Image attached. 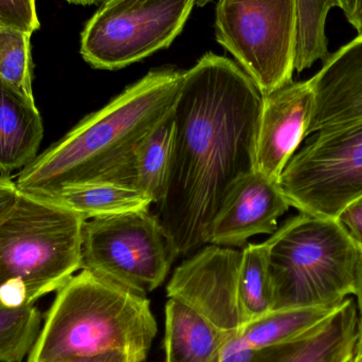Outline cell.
I'll list each match as a JSON object with an SVG mask.
<instances>
[{"label":"cell","instance_id":"cell-1","mask_svg":"<svg viewBox=\"0 0 362 362\" xmlns=\"http://www.w3.org/2000/svg\"><path fill=\"white\" fill-rule=\"evenodd\" d=\"M263 95L227 57L206 53L185 72L173 153L155 216L177 257L209 244L230 187L255 169Z\"/></svg>","mask_w":362,"mask_h":362},{"label":"cell","instance_id":"cell-2","mask_svg":"<svg viewBox=\"0 0 362 362\" xmlns=\"http://www.w3.org/2000/svg\"><path fill=\"white\" fill-rule=\"evenodd\" d=\"M185 72L153 70L83 119L21 170L18 191L44 197L98 181L134 185L138 150L174 110Z\"/></svg>","mask_w":362,"mask_h":362},{"label":"cell","instance_id":"cell-3","mask_svg":"<svg viewBox=\"0 0 362 362\" xmlns=\"http://www.w3.org/2000/svg\"><path fill=\"white\" fill-rule=\"evenodd\" d=\"M157 332L146 296L82 269L57 291L27 362L114 352L144 362Z\"/></svg>","mask_w":362,"mask_h":362},{"label":"cell","instance_id":"cell-4","mask_svg":"<svg viewBox=\"0 0 362 362\" xmlns=\"http://www.w3.org/2000/svg\"><path fill=\"white\" fill-rule=\"evenodd\" d=\"M82 215L19 192L0 221V303L35 304L82 269Z\"/></svg>","mask_w":362,"mask_h":362},{"label":"cell","instance_id":"cell-5","mask_svg":"<svg viewBox=\"0 0 362 362\" xmlns=\"http://www.w3.org/2000/svg\"><path fill=\"white\" fill-rule=\"evenodd\" d=\"M269 242L274 310L338 306L355 296L361 250L337 219L300 213Z\"/></svg>","mask_w":362,"mask_h":362},{"label":"cell","instance_id":"cell-6","mask_svg":"<svg viewBox=\"0 0 362 362\" xmlns=\"http://www.w3.org/2000/svg\"><path fill=\"white\" fill-rule=\"evenodd\" d=\"M278 183L300 213L337 218L362 196V120L308 136Z\"/></svg>","mask_w":362,"mask_h":362},{"label":"cell","instance_id":"cell-7","mask_svg":"<svg viewBox=\"0 0 362 362\" xmlns=\"http://www.w3.org/2000/svg\"><path fill=\"white\" fill-rule=\"evenodd\" d=\"M177 255L150 211L85 221L82 269L146 296L158 288Z\"/></svg>","mask_w":362,"mask_h":362},{"label":"cell","instance_id":"cell-8","mask_svg":"<svg viewBox=\"0 0 362 362\" xmlns=\"http://www.w3.org/2000/svg\"><path fill=\"white\" fill-rule=\"evenodd\" d=\"M215 29L262 95L293 82L295 0H219Z\"/></svg>","mask_w":362,"mask_h":362},{"label":"cell","instance_id":"cell-9","mask_svg":"<svg viewBox=\"0 0 362 362\" xmlns=\"http://www.w3.org/2000/svg\"><path fill=\"white\" fill-rule=\"evenodd\" d=\"M195 0H133L101 6L81 38L83 59L119 70L168 48L182 31Z\"/></svg>","mask_w":362,"mask_h":362},{"label":"cell","instance_id":"cell-10","mask_svg":"<svg viewBox=\"0 0 362 362\" xmlns=\"http://www.w3.org/2000/svg\"><path fill=\"white\" fill-rule=\"evenodd\" d=\"M242 251L209 245L176 268L168 297L180 300L227 334L246 325L240 303Z\"/></svg>","mask_w":362,"mask_h":362},{"label":"cell","instance_id":"cell-11","mask_svg":"<svg viewBox=\"0 0 362 362\" xmlns=\"http://www.w3.org/2000/svg\"><path fill=\"white\" fill-rule=\"evenodd\" d=\"M315 108L310 81L291 82L263 95L257 136L255 169L278 182L283 170L306 138Z\"/></svg>","mask_w":362,"mask_h":362},{"label":"cell","instance_id":"cell-12","mask_svg":"<svg viewBox=\"0 0 362 362\" xmlns=\"http://www.w3.org/2000/svg\"><path fill=\"white\" fill-rule=\"evenodd\" d=\"M289 206L278 182L257 170L245 174L226 195L211 227L209 244L233 248L252 236L274 234L278 219Z\"/></svg>","mask_w":362,"mask_h":362},{"label":"cell","instance_id":"cell-13","mask_svg":"<svg viewBox=\"0 0 362 362\" xmlns=\"http://www.w3.org/2000/svg\"><path fill=\"white\" fill-rule=\"evenodd\" d=\"M308 81L315 93V108L306 138L361 121L362 32L329 55Z\"/></svg>","mask_w":362,"mask_h":362},{"label":"cell","instance_id":"cell-14","mask_svg":"<svg viewBox=\"0 0 362 362\" xmlns=\"http://www.w3.org/2000/svg\"><path fill=\"white\" fill-rule=\"evenodd\" d=\"M353 299L346 298L320 325L291 341L252 351L247 362H351L358 338Z\"/></svg>","mask_w":362,"mask_h":362},{"label":"cell","instance_id":"cell-15","mask_svg":"<svg viewBox=\"0 0 362 362\" xmlns=\"http://www.w3.org/2000/svg\"><path fill=\"white\" fill-rule=\"evenodd\" d=\"M44 137L35 102L0 78V172L23 169L37 157Z\"/></svg>","mask_w":362,"mask_h":362},{"label":"cell","instance_id":"cell-16","mask_svg":"<svg viewBox=\"0 0 362 362\" xmlns=\"http://www.w3.org/2000/svg\"><path fill=\"white\" fill-rule=\"evenodd\" d=\"M231 335L191 306L169 298L165 305V361L212 362Z\"/></svg>","mask_w":362,"mask_h":362},{"label":"cell","instance_id":"cell-17","mask_svg":"<svg viewBox=\"0 0 362 362\" xmlns=\"http://www.w3.org/2000/svg\"><path fill=\"white\" fill-rule=\"evenodd\" d=\"M44 198L82 215L86 221L150 211L153 204L152 199L134 185L112 181L84 183Z\"/></svg>","mask_w":362,"mask_h":362},{"label":"cell","instance_id":"cell-18","mask_svg":"<svg viewBox=\"0 0 362 362\" xmlns=\"http://www.w3.org/2000/svg\"><path fill=\"white\" fill-rule=\"evenodd\" d=\"M338 306L272 310L245 325L238 336L250 351L291 341L320 325Z\"/></svg>","mask_w":362,"mask_h":362},{"label":"cell","instance_id":"cell-19","mask_svg":"<svg viewBox=\"0 0 362 362\" xmlns=\"http://www.w3.org/2000/svg\"><path fill=\"white\" fill-rule=\"evenodd\" d=\"M173 110L142 142L136 156L134 185L155 204L165 196L169 177L175 134Z\"/></svg>","mask_w":362,"mask_h":362},{"label":"cell","instance_id":"cell-20","mask_svg":"<svg viewBox=\"0 0 362 362\" xmlns=\"http://www.w3.org/2000/svg\"><path fill=\"white\" fill-rule=\"evenodd\" d=\"M269 252V240L262 244H249L242 250L238 288L240 310L246 325L274 310Z\"/></svg>","mask_w":362,"mask_h":362},{"label":"cell","instance_id":"cell-21","mask_svg":"<svg viewBox=\"0 0 362 362\" xmlns=\"http://www.w3.org/2000/svg\"><path fill=\"white\" fill-rule=\"evenodd\" d=\"M295 70L304 71L316 62L329 59L325 35L327 15L338 6L336 0H295Z\"/></svg>","mask_w":362,"mask_h":362},{"label":"cell","instance_id":"cell-22","mask_svg":"<svg viewBox=\"0 0 362 362\" xmlns=\"http://www.w3.org/2000/svg\"><path fill=\"white\" fill-rule=\"evenodd\" d=\"M42 329V315L35 304L8 306L0 303V362H23Z\"/></svg>","mask_w":362,"mask_h":362},{"label":"cell","instance_id":"cell-23","mask_svg":"<svg viewBox=\"0 0 362 362\" xmlns=\"http://www.w3.org/2000/svg\"><path fill=\"white\" fill-rule=\"evenodd\" d=\"M31 34L0 25V78L35 102L32 89Z\"/></svg>","mask_w":362,"mask_h":362},{"label":"cell","instance_id":"cell-24","mask_svg":"<svg viewBox=\"0 0 362 362\" xmlns=\"http://www.w3.org/2000/svg\"><path fill=\"white\" fill-rule=\"evenodd\" d=\"M0 25L32 35L40 28L35 0H0Z\"/></svg>","mask_w":362,"mask_h":362},{"label":"cell","instance_id":"cell-25","mask_svg":"<svg viewBox=\"0 0 362 362\" xmlns=\"http://www.w3.org/2000/svg\"><path fill=\"white\" fill-rule=\"evenodd\" d=\"M336 219L349 238L362 251V196L351 202Z\"/></svg>","mask_w":362,"mask_h":362},{"label":"cell","instance_id":"cell-26","mask_svg":"<svg viewBox=\"0 0 362 362\" xmlns=\"http://www.w3.org/2000/svg\"><path fill=\"white\" fill-rule=\"evenodd\" d=\"M252 351L247 348L238 334L228 338L225 346L212 362H247L250 358Z\"/></svg>","mask_w":362,"mask_h":362},{"label":"cell","instance_id":"cell-27","mask_svg":"<svg viewBox=\"0 0 362 362\" xmlns=\"http://www.w3.org/2000/svg\"><path fill=\"white\" fill-rule=\"evenodd\" d=\"M18 193L15 181L8 178V176H0V221L12 208Z\"/></svg>","mask_w":362,"mask_h":362},{"label":"cell","instance_id":"cell-28","mask_svg":"<svg viewBox=\"0 0 362 362\" xmlns=\"http://www.w3.org/2000/svg\"><path fill=\"white\" fill-rule=\"evenodd\" d=\"M53 362H135L129 355L124 353H106V354L95 355V356L69 357Z\"/></svg>","mask_w":362,"mask_h":362},{"label":"cell","instance_id":"cell-29","mask_svg":"<svg viewBox=\"0 0 362 362\" xmlns=\"http://www.w3.org/2000/svg\"><path fill=\"white\" fill-rule=\"evenodd\" d=\"M351 25L358 31V33L362 32V0H356L355 4L354 12L351 15L350 18L348 19Z\"/></svg>","mask_w":362,"mask_h":362},{"label":"cell","instance_id":"cell-30","mask_svg":"<svg viewBox=\"0 0 362 362\" xmlns=\"http://www.w3.org/2000/svg\"><path fill=\"white\" fill-rule=\"evenodd\" d=\"M357 304H358L359 318H362V251L359 262L358 276H357L356 293Z\"/></svg>","mask_w":362,"mask_h":362},{"label":"cell","instance_id":"cell-31","mask_svg":"<svg viewBox=\"0 0 362 362\" xmlns=\"http://www.w3.org/2000/svg\"><path fill=\"white\" fill-rule=\"evenodd\" d=\"M351 362H362V318L358 319V338H357L354 356Z\"/></svg>","mask_w":362,"mask_h":362},{"label":"cell","instance_id":"cell-32","mask_svg":"<svg viewBox=\"0 0 362 362\" xmlns=\"http://www.w3.org/2000/svg\"><path fill=\"white\" fill-rule=\"evenodd\" d=\"M336 2H337L338 8H340L344 11L346 18H350L351 15L354 12L356 0H336Z\"/></svg>","mask_w":362,"mask_h":362},{"label":"cell","instance_id":"cell-33","mask_svg":"<svg viewBox=\"0 0 362 362\" xmlns=\"http://www.w3.org/2000/svg\"><path fill=\"white\" fill-rule=\"evenodd\" d=\"M70 4H80V6H90V4H99L103 2V0H66Z\"/></svg>","mask_w":362,"mask_h":362},{"label":"cell","instance_id":"cell-34","mask_svg":"<svg viewBox=\"0 0 362 362\" xmlns=\"http://www.w3.org/2000/svg\"><path fill=\"white\" fill-rule=\"evenodd\" d=\"M122 1H133V0H103L102 6H112V4H118Z\"/></svg>","mask_w":362,"mask_h":362},{"label":"cell","instance_id":"cell-35","mask_svg":"<svg viewBox=\"0 0 362 362\" xmlns=\"http://www.w3.org/2000/svg\"><path fill=\"white\" fill-rule=\"evenodd\" d=\"M210 1L211 0H195V4H198L199 6H204V4H206Z\"/></svg>","mask_w":362,"mask_h":362}]
</instances>
